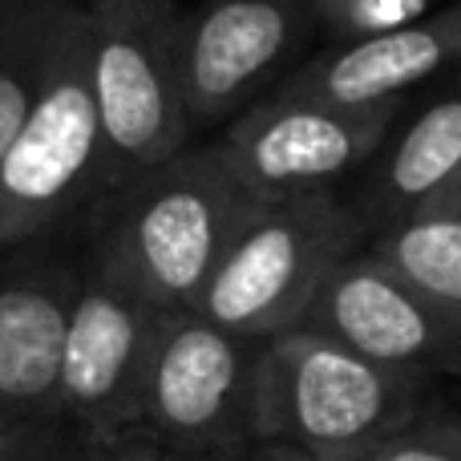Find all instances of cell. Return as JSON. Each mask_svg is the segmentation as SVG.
<instances>
[{
  "mask_svg": "<svg viewBox=\"0 0 461 461\" xmlns=\"http://www.w3.org/2000/svg\"><path fill=\"white\" fill-rule=\"evenodd\" d=\"M255 199L219 138L134 175L86 219V251L154 308H194Z\"/></svg>",
  "mask_w": 461,
  "mask_h": 461,
  "instance_id": "6da1fadb",
  "label": "cell"
},
{
  "mask_svg": "<svg viewBox=\"0 0 461 461\" xmlns=\"http://www.w3.org/2000/svg\"><path fill=\"white\" fill-rule=\"evenodd\" d=\"M425 376L393 373L324 332L295 324L255 357V441L357 457L421 421Z\"/></svg>",
  "mask_w": 461,
  "mask_h": 461,
  "instance_id": "7a4b0ae2",
  "label": "cell"
},
{
  "mask_svg": "<svg viewBox=\"0 0 461 461\" xmlns=\"http://www.w3.org/2000/svg\"><path fill=\"white\" fill-rule=\"evenodd\" d=\"M368 243L340 191L255 203L194 308L247 340H271L303 320L336 263Z\"/></svg>",
  "mask_w": 461,
  "mask_h": 461,
  "instance_id": "3957f363",
  "label": "cell"
},
{
  "mask_svg": "<svg viewBox=\"0 0 461 461\" xmlns=\"http://www.w3.org/2000/svg\"><path fill=\"white\" fill-rule=\"evenodd\" d=\"M105 194L110 175L89 81L86 13L73 5L45 89L0 162V251L81 223Z\"/></svg>",
  "mask_w": 461,
  "mask_h": 461,
  "instance_id": "277c9868",
  "label": "cell"
},
{
  "mask_svg": "<svg viewBox=\"0 0 461 461\" xmlns=\"http://www.w3.org/2000/svg\"><path fill=\"white\" fill-rule=\"evenodd\" d=\"M110 194L194 142L183 110L175 0H81Z\"/></svg>",
  "mask_w": 461,
  "mask_h": 461,
  "instance_id": "5b68a950",
  "label": "cell"
},
{
  "mask_svg": "<svg viewBox=\"0 0 461 461\" xmlns=\"http://www.w3.org/2000/svg\"><path fill=\"white\" fill-rule=\"evenodd\" d=\"M247 340L199 308L162 312L138 389L134 425L191 461H230L255 446V357Z\"/></svg>",
  "mask_w": 461,
  "mask_h": 461,
  "instance_id": "8992f818",
  "label": "cell"
},
{
  "mask_svg": "<svg viewBox=\"0 0 461 461\" xmlns=\"http://www.w3.org/2000/svg\"><path fill=\"white\" fill-rule=\"evenodd\" d=\"M401 113L405 102L344 110L312 97L267 94L227 122L219 146L255 203L332 194L344 178L365 175Z\"/></svg>",
  "mask_w": 461,
  "mask_h": 461,
  "instance_id": "52a82bcc",
  "label": "cell"
},
{
  "mask_svg": "<svg viewBox=\"0 0 461 461\" xmlns=\"http://www.w3.org/2000/svg\"><path fill=\"white\" fill-rule=\"evenodd\" d=\"M316 32V0H203L183 13L178 77L191 138L267 97Z\"/></svg>",
  "mask_w": 461,
  "mask_h": 461,
  "instance_id": "ba28073f",
  "label": "cell"
},
{
  "mask_svg": "<svg viewBox=\"0 0 461 461\" xmlns=\"http://www.w3.org/2000/svg\"><path fill=\"white\" fill-rule=\"evenodd\" d=\"M158 320L162 308L110 276L81 239V276L65 328L53 425L77 441L130 429Z\"/></svg>",
  "mask_w": 461,
  "mask_h": 461,
  "instance_id": "9c48e42d",
  "label": "cell"
},
{
  "mask_svg": "<svg viewBox=\"0 0 461 461\" xmlns=\"http://www.w3.org/2000/svg\"><path fill=\"white\" fill-rule=\"evenodd\" d=\"M300 324L393 373L461 376V320L417 292L368 243L336 263Z\"/></svg>",
  "mask_w": 461,
  "mask_h": 461,
  "instance_id": "30bf717a",
  "label": "cell"
},
{
  "mask_svg": "<svg viewBox=\"0 0 461 461\" xmlns=\"http://www.w3.org/2000/svg\"><path fill=\"white\" fill-rule=\"evenodd\" d=\"M77 276L81 247H57V230L0 251V429L57 417Z\"/></svg>",
  "mask_w": 461,
  "mask_h": 461,
  "instance_id": "8fae6325",
  "label": "cell"
},
{
  "mask_svg": "<svg viewBox=\"0 0 461 461\" xmlns=\"http://www.w3.org/2000/svg\"><path fill=\"white\" fill-rule=\"evenodd\" d=\"M461 65V0L433 8L417 24L365 41H340L300 61L271 94L373 110L405 102L421 81Z\"/></svg>",
  "mask_w": 461,
  "mask_h": 461,
  "instance_id": "7c38bea8",
  "label": "cell"
},
{
  "mask_svg": "<svg viewBox=\"0 0 461 461\" xmlns=\"http://www.w3.org/2000/svg\"><path fill=\"white\" fill-rule=\"evenodd\" d=\"M461 170V89L429 102L421 113L393 126L384 146L365 167L352 211L365 219L368 239L405 219L429 215Z\"/></svg>",
  "mask_w": 461,
  "mask_h": 461,
  "instance_id": "4fadbf2b",
  "label": "cell"
},
{
  "mask_svg": "<svg viewBox=\"0 0 461 461\" xmlns=\"http://www.w3.org/2000/svg\"><path fill=\"white\" fill-rule=\"evenodd\" d=\"M73 5L77 0H21L0 21V162L45 89Z\"/></svg>",
  "mask_w": 461,
  "mask_h": 461,
  "instance_id": "5bb4252c",
  "label": "cell"
},
{
  "mask_svg": "<svg viewBox=\"0 0 461 461\" xmlns=\"http://www.w3.org/2000/svg\"><path fill=\"white\" fill-rule=\"evenodd\" d=\"M368 251H376L417 292H425L438 308L461 320V215L429 211L405 219L397 227L376 230L368 239Z\"/></svg>",
  "mask_w": 461,
  "mask_h": 461,
  "instance_id": "9a60e30c",
  "label": "cell"
},
{
  "mask_svg": "<svg viewBox=\"0 0 461 461\" xmlns=\"http://www.w3.org/2000/svg\"><path fill=\"white\" fill-rule=\"evenodd\" d=\"M433 8H441V0H316V21L320 37H328V45H340L417 24Z\"/></svg>",
  "mask_w": 461,
  "mask_h": 461,
  "instance_id": "2e32d148",
  "label": "cell"
},
{
  "mask_svg": "<svg viewBox=\"0 0 461 461\" xmlns=\"http://www.w3.org/2000/svg\"><path fill=\"white\" fill-rule=\"evenodd\" d=\"M352 461H461V421H413Z\"/></svg>",
  "mask_w": 461,
  "mask_h": 461,
  "instance_id": "e0dca14e",
  "label": "cell"
},
{
  "mask_svg": "<svg viewBox=\"0 0 461 461\" xmlns=\"http://www.w3.org/2000/svg\"><path fill=\"white\" fill-rule=\"evenodd\" d=\"M73 461H191V457L175 454L170 446L154 441L142 429H122V433H105V438H89V441L73 438Z\"/></svg>",
  "mask_w": 461,
  "mask_h": 461,
  "instance_id": "ac0fdd59",
  "label": "cell"
},
{
  "mask_svg": "<svg viewBox=\"0 0 461 461\" xmlns=\"http://www.w3.org/2000/svg\"><path fill=\"white\" fill-rule=\"evenodd\" d=\"M0 461H73V438L53 421L0 429Z\"/></svg>",
  "mask_w": 461,
  "mask_h": 461,
  "instance_id": "d6986e66",
  "label": "cell"
},
{
  "mask_svg": "<svg viewBox=\"0 0 461 461\" xmlns=\"http://www.w3.org/2000/svg\"><path fill=\"white\" fill-rule=\"evenodd\" d=\"M230 461H352V457L316 454V449H300V446H279V441H255V446H247L243 454Z\"/></svg>",
  "mask_w": 461,
  "mask_h": 461,
  "instance_id": "ffe728a7",
  "label": "cell"
},
{
  "mask_svg": "<svg viewBox=\"0 0 461 461\" xmlns=\"http://www.w3.org/2000/svg\"><path fill=\"white\" fill-rule=\"evenodd\" d=\"M433 211H454V215H461V170L454 175V183H449V191L441 194V203Z\"/></svg>",
  "mask_w": 461,
  "mask_h": 461,
  "instance_id": "44dd1931",
  "label": "cell"
},
{
  "mask_svg": "<svg viewBox=\"0 0 461 461\" xmlns=\"http://www.w3.org/2000/svg\"><path fill=\"white\" fill-rule=\"evenodd\" d=\"M16 5H21V0H0V21H5V16H8V13H13V8H16Z\"/></svg>",
  "mask_w": 461,
  "mask_h": 461,
  "instance_id": "7402d4cb",
  "label": "cell"
},
{
  "mask_svg": "<svg viewBox=\"0 0 461 461\" xmlns=\"http://www.w3.org/2000/svg\"><path fill=\"white\" fill-rule=\"evenodd\" d=\"M457 77H461V65H457Z\"/></svg>",
  "mask_w": 461,
  "mask_h": 461,
  "instance_id": "603a6c76",
  "label": "cell"
}]
</instances>
